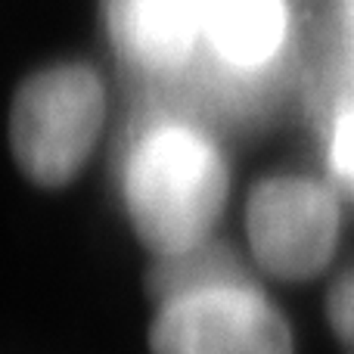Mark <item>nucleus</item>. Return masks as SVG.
<instances>
[{"instance_id":"obj_1","label":"nucleus","mask_w":354,"mask_h":354,"mask_svg":"<svg viewBox=\"0 0 354 354\" xmlns=\"http://www.w3.org/2000/svg\"><path fill=\"white\" fill-rule=\"evenodd\" d=\"M227 199L221 149L189 124H159L131 149L124 202L140 239L156 255L205 243Z\"/></svg>"},{"instance_id":"obj_2","label":"nucleus","mask_w":354,"mask_h":354,"mask_svg":"<svg viewBox=\"0 0 354 354\" xmlns=\"http://www.w3.org/2000/svg\"><path fill=\"white\" fill-rule=\"evenodd\" d=\"M106 115L100 75L84 62H59L19 87L10 112V147L41 187H66L84 168Z\"/></svg>"},{"instance_id":"obj_3","label":"nucleus","mask_w":354,"mask_h":354,"mask_svg":"<svg viewBox=\"0 0 354 354\" xmlns=\"http://www.w3.org/2000/svg\"><path fill=\"white\" fill-rule=\"evenodd\" d=\"M149 348L153 354H292V333L268 295L245 280H230L162 301Z\"/></svg>"},{"instance_id":"obj_4","label":"nucleus","mask_w":354,"mask_h":354,"mask_svg":"<svg viewBox=\"0 0 354 354\" xmlns=\"http://www.w3.org/2000/svg\"><path fill=\"white\" fill-rule=\"evenodd\" d=\"M339 202L311 177H270L245 205V230L258 264L280 280H311L339 243Z\"/></svg>"},{"instance_id":"obj_5","label":"nucleus","mask_w":354,"mask_h":354,"mask_svg":"<svg viewBox=\"0 0 354 354\" xmlns=\"http://www.w3.org/2000/svg\"><path fill=\"white\" fill-rule=\"evenodd\" d=\"M208 0H103L112 47L149 72L174 68L205 31Z\"/></svg>"},{"instance_id":"obj_6","label":"nucleus","mask_w":354,"mask_h":354,"mask_svg":"<svg viewBox=\"0 0 354 354\" xmlns=\"http://www.w3.org/2000/svg\"><path fill=\"white\" fill-rule=\"evenodd\" d=\"M289 35L286 0H208L202 37L224 62L261 68Z\"/></svg>"},{"instance_id":"obj_7","label":"nucleus","mask_w":354,"mask_h":354,"mask_svg":"<svg viewBox=\"0 0 354 354\" xmlns=\"http://www.w3.org/2000/svg\"><path fill=\"white\" fill-rule=\"evenodd\" d=\"M230 280H245L243 268L224 245H214L205 239V243L193 245L187 252H177V255H159V264L149 274V292L162 305V301L177 299V295L199 292V289Z\"/></svg>"},{"instance_id":"obj_8","label":"nucleus","mask_w":354,"mask_h":354,"mask_svg":"<svg viewBox=\"0 0 354 354\" xmlns=\"http://www.w3.org/2000/svg\"><path fill=\"white\" fill-rule=\"evenodd\" d=\"M326 314H330L333 330H336L348 345H354V270H348L345 277H339L336 286L330 289Z\"/></svg>"},{"instance_id":"obj_9","label":"nucleus","mask_w":354,"mask_h":354,"mask_svg":"<svg viewBox=\"0 0 354 354\" xmlns=\"http://www.w3.org/2000/svg\"><path fill=\"white\" fill-rule=\"evenodd\" d=\"M333 168L342 180L354 183V112L339 122L336 137H333Z\"/></svg>"}]
</instances>
